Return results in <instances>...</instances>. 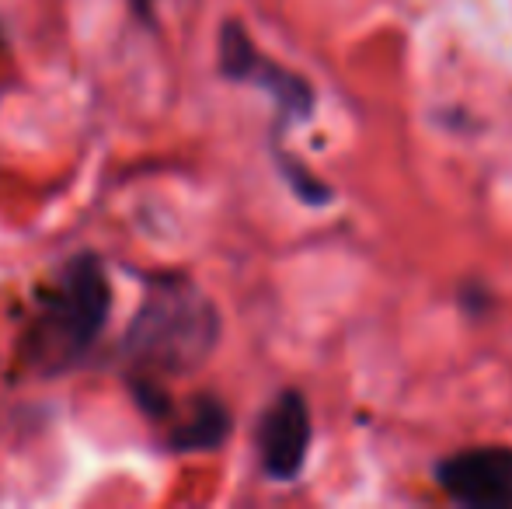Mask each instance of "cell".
<instances>
[{
	"label": "cell",
	"instance_id": "obj_5",
	"mask_svg": "<svg viewBox=\"0 0 512 509\" xmlns=\"http://www.w3.org/2000/svg\"><path fill=\"white\" fill-rule=\"evenodd\" d=\"M258 457L276 482H293L304 471L310 450V408L300 391H283L258 419Z\"/></svg>",
	"mask_w": 512,
	"mask_h": 509
},
{
	"label": "cell",
	"instance_id": "obj_2",
	"mask_svg": "<svg viewBox=\"0 0 512 509\" xmlns=\"http://www.w3.org/2000/svg\"><path fill=\"white\" fill-rule=\"evenodd\" d=\"M112 286L98 255L81 252L60 269L56 283L39 293V314L25 339V353L39 374H67L105 332Z\"/></svg>",
	"mask_w": 512,
	"mask_h": 509
},
{
	"label": "cell",
	"instance_id": "obj_6",
	"mask_svg": "<svg viewBox=\"0 0 512 509\" xmlns=\"http://www.w3.org/2000/svg\"><path fill=\"white\" fill-rule=\"evenodd\" d=\"M227 436H230V408L223 401L203 394L192 405L189 419L182 426H175V433L168 436V447L175 454H203V450L223 447Z\"/></svg>",
	"mask_w": 512,
	"mask_h": 509
},
{
	"label": "cell",
	"instance_id": "obj_7",
	"mask_svg": "<svg viewBox=\"0 0 512 509\" xmlns=\"http://www.w3.org/2000/svg\"><path fill=\"white\" fill-rule=\"evenodd\" d=\"M279 168H283L286 182L293 185V192H297V196L304 199V203L321 206V203H328V199H331V189H328V185L314 182V178H310V171L304 168V164H297V161H290V157H286V154H279Z\"/></svg>",
	"mask_w": 512,
	"mask_h": 509
},
{
	"label": "cell",
	"instance_id": "obj_4",
	"mask_svg": "<svg viewBox=\"0 0 512 509\" xmlns=\"http://www.w3.org/2000/svg\"><path fill=\"white\" fill-rule=\"evenodd\" d=\"M443 492L471 509H512V447H471L436 468Z\"/></svg>",
	"mask_w": 512,
	"mask_h": 509
},
{
	"label": "cell",
	"instance_id": "obj_1",
	"mask_svg": "<svg viewBox=\"0 0 512 509\" xmlns=\"http://www.w3.org/2000/svg\"><path fill=\"white\" fill-rule=\"evenodd\" d=\"M220 328L216 304L196 283L182 276L154 279L122 335L129 377L164 381L192 374L213 356Z\"/></svg>",
	"mask_w": 512,
	"mask_h": 509
},
{
	"label": "cell",
	"instance_id": "obj_8",
	"mask_svg": "<svg viewBox=\"0 0 512 509\" xmlns=\"http://www.w3.org/2000/svg\"><path fill=\"white\" fill-rule=\"evenodd\" d=\"M136 4H150V0H136Z\"/></svg>",
	"mask_w": 512,
	"mask_h": 509
},
{
	"label": "cell",
	"instance_id": "obj_3",
	"mask_svg": "<svg viewBox=\"0 0 512 509\" xmlns=\"http://www.w3.org/2000/svg\"><path fill=\"white\" fill-rule=\"evenodd\" d=\"M220 74L227 81L237 84H255L265 95H272L279 102V109L293 119H307L314 112V88L300 74L286 70L283 63L269 60L258 53V46L251 42V35L244 32L241 21H223L220 28Z\"/></svg>",
	"mask_w": 512,
	"mask_h": 509
}]
</instances>
